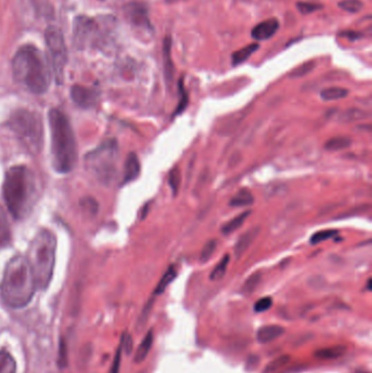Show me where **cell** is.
<instances>
[{
  "label": "cell",
  "instance_id": "6",
  "mask_svg": "<svg viewBox=\"0 0 372 373\" xmlns=\"http://www.w3.org/2000/svg\"><path fill=\"white\" fill-rule=\"evenodd\" d=\"M9 127L29 153H39L43 145V124L39 115L19 109L10 117Z\"/></svg>",
  "mask_w": 372,
  "mask_h": 373
},
{
  "label": "cell",
  "instance_id": "29",
  "mask_svg": "<svg viewBox=\"0 0 372 373\" xmlns=\"http://www.w3.org/2000/svg\"><path fill=\"white\" fill-rule=\"evenodd\" d=\"M339 235V231L336 229H328V231H317L313 233L310 238V242L313 245L320 244L324 241L328 240V239L334 238V237Z\"/></svg>",
  "mask_w": 372,
  "mask_h": 373
},
{
  "label": "cell",
  "instance_id": "33",
  "mask_svg": "<svg viewBox=\"0 0 372 373\" xmlns=\"http://www.w3.org/2000/svg\"><path fill=\"white\" fill-rule=\"evenodd\" d=\"M260 280H261V274L260 273H254V274L251 275L250 278L245 280V284H243V293H254Z\"/></svg>",
  "mask_w": 372,
  "mask_h": 373
},
{
  "label": "cell",
  "instance_id": "31",
  "mask_svg": "<svg viewBox=\"0 0 372 373\" xmlns=\"http://www.w3.org/2000/svg\"><path fill=\"white\" fill-rule=\"evenodd\" d=\"M290 356H281V357L277 358V359H275V361H271L269 365H266V368L264 369V373L277 372L279 369H282L287 363H290Z\"/></svg>",
  "mask_w": 372,
  "mask_h": 373
},
{
  "label": "cell",
  "instance_id": "28",
  "mask_svg": "<svg viewBox=\"0 0 372 373\" xmlns=\"http://www.w3.org/2000/svg\"><path fill=\"white\" fill-rule=\"evenodd\" d=\"M230 254H226L225 257H223L216 267L213 269L212 273L210 275V278L212 280H220L224 278V275L226 274L227 271L228 265H230Z\"/></svg>",
  "mask_w": 372,
  "mask_h": 373
},
{
  "label": "cell",
  "instance_id": "37",
  "mask_svg": "<svg viewBox=\"0 0 372 373\" xmlns=\"http://www.w3.org/2000/svg\"><path fill=\"white\" fill-rule=\"evenodd\" d=\"M179 94H180V99H179L178 106H177L176 114L184 112L185 108L188 105V95H187L186 90H185L184 80L183 79L179 81Z\"/></svg>",
  "mask_w": 372,
  "mask_h": 373
},
{
  "label": "cell",
  "instance_id": "39",
  "mask_svg": "<svg viewBox=\"0 0 372 373\" xmlns=\"http://www.w3.org/2000/svg\"><path fill=\"white\" fill-rule=\"evenodd\" d=\"M122 342H120V345H119L118 350H117L116 355H115L114 361H113V365H111L109 373H119V370H120V363H122Z\"/></svg>",
  "mask_w": 372,
  "mask_h": 373
},
{
  "label": "cell",
  "instance_id": "3",
  "mask_svg": "<svg viewBox=\"0 0 372 373\" xmlns=\"http://www.w3.org/2000/svg\"><path fill=\"white\" fill-rule=\"evenodd\" d=\"M12 73L17 82L32 93L44 94L50 84V73L44 57L33 45H24L12 58Z\"/></svg>",
  "mask_w": 372,
  "mask_h": 373
},
{
  "label": "cell",
  "instance_id": "21",
  "mask_svg": "<svg viewBox=\"0 0 372 373\" xmlns=\"http://www.w3.org/2000/svg\"><path fill=\"white\" fill-rule=\"evenodd\" d=\"M259 47L260 46H259L258 43H254V44L247 45L241 50H238L237 52H234L232 55V64H233V66L241 65V64L245 62L259 50Z\"/></svg>",
  "mask_w": 372,
  "mask_h": 373
},
{
  "label": "cell",
  "instance_id": "38",
  "mask_svg": "<svg viewBox=\"0 0 372 373\" xmlns=\"http://www.w3.org/2000/svg\"><path fill=\"white\" fill-rule=\"evenodd\" d=\"M273 305V299L271 297H263V298L259 299L256 303H254V310L257 314H262L266 311L269 310Z\"/></svg>",
  "mask_w": 372,
  "mask_h": 373
},
{
  "label": "cell",
  "instance_id": "24",
  "mask_svg": "<svg viewBox=\"0 0 372 373\" xmlns=\"http://www.w3.org/2000/svg\"><path fill=\"white\" fill-rule=\"evenodd\" d=\"M254 201V195L249 190L241 189L236 193L233 199L230 200V205L234 207H247L252 204Z\"/></svg>",
  "mask_w": 372,
  "mask_h": 373
},
{
  "label": "cell",
  "instance_id": "17",
  "mask_svg": "<svg viewBox=\"0 0 372 373\" xmlns=\"http://www.w3.org/2000/svg\"><path fill=\"white\" fill-rule=\"evenodd\" d=\"M171 39L167 37L164 39L163 55H164V70H165V77L167 82L173 81L174 78V66L171 60Z\"/></svg>",
  "mask_w": 372,
  "mask_h": 373
},
{
  "label": "cell",
  "instance_id": "30",
  "mask_svg": "<svg viewBox=\"0 0 372 373\" xmlns=\"http://www.w3.org/2000/svg\"><path fill=\"white\" fill-rule=\"evenodd\" d=\"M339 7L342 10L349 13H357L362 10L364 3L362 0H343L339 3Z\"/></svg>",
  "mask_w": 372,
  "mask_h": 373
},
{
  "label": "cell",
  "instance_id": "41",
  "mask_svg": "<svg viewBox=\"0 0 372 373\" xmlns=\"http://www.w3.org/2000/svg\"><path fill=\"white\" fill-rule=\"evenodd\" d=\"M367 288L368 290H371V280H368Z\"/></svg>",
  "mask_w": 372,
  "mask_h": 373
},
{
  "label": "cell",
  "instance_id": "18",
  "mask_svg": "<svg viewBox=\"0 0 372 373\" xmlns=\"http://www.w3.org/2000/svg\"><path fill=\"white\" fill-rule=\"evenodd\" d=\"M153 341H154V336H153L152 329H150V331L147 332L142 343L139 345V347L136 352L135 363H141L145 361V358L147 357L151 348H152Z\"/></svg>",
  "mask_w": 372,
  "mask_h": 373
},
{
  "label": "cell",
  "instance_id": "16",
  "mask_svg": "<svg viewBox=\"0 0 372 373\" xmlns=\"http://www.w3.org/2000/svg\"><path fill=\"white\" fill-rule=\"evenodd\" d=\"M11 242V228L8 216L3 207H0V249L6 248Z\"/></svg>",
  "mask_w": 372,
  "mask_h": 373
},
{
  "label": "cell",
  "instance_id": "27",
  "mask_svg": "<svg viewBox=\"0 0 372 373\" xmlns=\"http://www.w3.org/2000/svg\"><path fill=\"white\" fill-rule=\"evenodd\" d=\"M352 145V139L348 137H332L326 143V149L332 152L335 151L345 150Z\"/></svg>",
  "mask_w": 372,
  "mask_h": 373
},
{
  "label": "cell",
  "instance_id": "7",
  "mask_svg": "<svg viewBox=\"0 0 372 373\" xmlns=\"http://www.w3.org/2000/svg\"><path fill=\"white\" fill-rule=\"evenodd\" d=\"M117 156L118 146L116 140L111 139L88 154L86 163L102 182L109 184L116 177Z\"/></svg>",
  "mask_w": 372,
  "mask_h": 373
},
{
  "label": "cell",
  "instance_id": "32",
  "mask_svg": "<svg viewBox=\"0 0 372 373\" xmlns=\"http://www.w3.org/2000/svg\"><path fill=\"white\" fill-rule=\"evenodd\" d=\"M181 182L180 169L178 167L171 169V173L168 175V184L171 186V189L173 190L174 195H176L178 193L179 186Z\"/></svg>",
  "mask_w": 372,
  "mask_h": 373
},
{
  "label": "cell",
  "instance_id": "35",
  "mask_svg": "<svg viewBox=\"0 0 372 373\" xmlns=\"http://www.w3.org/2000/svg\"><path fill=\"white\" fill-rule=\"evenodd\" d=\"M322 7H324V6L317 3H305V1H300V3H297L298 11H299L301 15H304V16H307V15H310V13L320 10V9H322Z\"/></svg>",
  "mask_w": 372,
  "mask_h": 373
},
{
  "label": "cell",
  "instance_id": "14",
  "mask_svg": "<svg viewBox=\"0 0 372 373\" xmlns=\"http://www.w3.org/2000/svg\"><path fill=\"white\" fill-rule=\"evenodd\" d=\"M285 333V329L281 325H266L260 327L257 332V340L261 344L273 342Z\"/></svg>",
  "mask_w": 372,
  "mask_h": 373
},
{
  "label": "cell",
  "instance_id": "40",
  "mask_svg": "<svg viewBox=\"0 0 372 373\" xmlns=\"http://www.w3.org/2000/svg\"><path fill=\"white\" fill-rule=\"evenodd\" d=\"M342 37H347V39H351V41H356V39H360L362 37V34L360 32H353L347 31L345 33L341 34Z\"/></svg>",
  "mask_w": 372,
  "mask_h": 373
},
{
  "label": "cell",
  "instance_id": "34",
  "mask_svg": "<svg viewBox=\"0 0 372 373\" xmlns=\"http://www.w3.org/2000/svg\"><path fill=\"white\" fill-rule=\"evenodd\" d=\"M315 61H308L305 62L304 65L299 66V67L296 68L295 70H292L290 73V77L292 78H301V77H305L308 73H311L315 68Z\"/></svg>",
  "mask_w": 372,
  "mask_h": 373
},
{
  "label": "cell",
  "instance_id": "9",
  "mask_svg": "<svg viewBox=\"0 0 372 373\" xmlns=\"http://www.w3.org/2000/svg\"><path fill=\"white\" fill-rule=\"evenodd\" d=\"M96 24L92 19L81 16L75 21V43L78 47H84L95 37Z\"/></svg>",
  "mask_w": 372,
  "mask_h": 373
},
{
  "label": "cell",
  "instance_id": "22",
  "mask_svg": "<svg viewBox=\"0 0 372 373\" xmlns=\"http://www.w3.org/2000/svg\"><path fill=\"white\" fill-rule=\"evenodd\" d=\"M177 278V269L176 267H168L167 271L164 273L163 278H160L158 282V286H156V290H154V296L160 295L165 291L166 288L171 285V283L174 282V280Z\"/></svg>",
  "mask_w": 372,
  "mask_h": 373
},
{
  "label": "cell",
  "instance_id": "26",
  "mask_svg": "<svg viewBox=\"0 0 372 373\" xmlns=\"http://www.w3.org/2000/svg\"><path fill=\"white\" fill-rule=\"evenodd\" d=\"M0 373H17L16 361L6 350H0Z\"/></svg>",
  "mask_w": 372,
  "mask_h": 373
},
{
  "label": "cell",
  "instance_id": "36",
  "mask_svg": "<svg viewBox=\"0 0 372 373\" xmlns=\"http://www.w3.org/2000/svg\"><path fill=\"white\" fill-rule=\"evenodd\" d=\"M215 249H216V241H207V244L203 247V249H202L201 254H200V261L203 262V263L209 261V260L212 258Z\"/></svg>",
  "mask_w": 372,
  "mask_h": 373
},
{
  "label": "cell",
  "instance_id": "11",
  "mask_svg": "<svg viewBox=\"0 0 372 373\" xmlns=\"http://www.w3.org/2000/svg\"><path fill=\"white\" fill-rule=\"evenodd\" d=\"M279 29V23L277 19H268L254 26L251 31V37L257 41H268L275 37Z\"/></svg>",
  "mask_w": 372,
  "mask_h": 373
},
{
  "label": "cell",
  "instance_id": "5",
  "mask_svg": "<svg viewBox=\"0 0 372 373\" xmlns=\"http://www.w3.org/2000/svg\"><path fill=\"white\" fill-rule=\"evenodd\" d=\"M28 261L37 280V289H46L52 280L56 259V238L52 231L41 229L31 241Z\"/></svg>",
  "mask_w": 372,
  "mask_h": 373
},
{
  "label": "cell",
  "instance_id": "1",
  "mask_svg": "<svg viewBox=\"0 0 372 373\" xmlns=\"http://www.w3.org/2000/svg\"><path fill=\"white\" fill-rule=\"evenodd\" d=\"M6 205L16 220L29 216L37 202V178L33 171L24 165L13 166L6 173L3 184Z\"/></svg>",
  "mask_w": 372,
  "mask_h": 373
},
{
  "label": "cell",
  "instance_id": "10",
  "mask_svg": "<svg viewBox=\"0 0 372 373\" xmlns=\"http://www.w3.org/2000/svg\"><path fill=\"white\" fill-rule=\"evenodd\" d=\"M71 99L78 106L82 108H90L97 103L98 93L93 88L82 86H73L71 88Z\"/></svg>",
  "mask_w": 372,
  "mask_h": 373
},
{
  "label": "cell",
  "instance_id": "19",
  "mask_svg": "<svg viewBox=\"0 0 372 373\" xmlns=\"http://www.w3.org/2000/svg\"><path fill=\"white\" fill-rule=\"evenodd\" d=\"M346 346L343 345H337V346H332V347L322 348L318 352H315V356L319 359L324 361H331V359H337L346 352Z\"/></svg>",
  "mask_w": 372,
  "mask_h": 373
},
{
  "label": "cell",
  "instance_id": "13",
  "mask_svg": "<svg viewBox=\"0 0 372 373\" xmlns=\"http://www.w3.org/2000/svg\"><path fill=\"white\" fill-rule=\"evenodd\" d=\"M259 233H260L259 227L251 228L249 231L243 233L241 238L238 239L235 245V249H234V254H235V257L237 259L243 257L245 252L248 250L249 247L254 244V241L258 237Z\"/></svg>",
  "mask_w": 372,
  "mask_h": 373
},
{
  "label": "cell",
  "instance_id": "25",
  "mask_svg": "<svg viewBox=\"0 0 372 373\" xmlns=\"http://www.w3.org/2000/svg\"><path fill=\"white\" fill-rule=\"evenodd\" d=\"M348 95L347 88H340V86H332L326 88L321 92V97L324 101H337V99H344Z\"/></svg>",
  "mask_w": 372,
  "mask_h": 373
},
{
  "label": "cell",
  "instance_id": "20",
  "mask_svg": "<svg viewBox=\"0 0 372 373\" xmlns=\"http://www.w3.org/2000/svg\"><path fill=\"white\" fill-rule=\"evenodd\" d=\"M369 114L360 108H349L344 111L337 116L340 122L349 124V122H360V120L367 119Z\"/></svg>",
  "mask_w": 372,
  "mask_h": 373
},
{
  "label": "cell",
  "instance_id": "4",
  "mask_svg": "<svg viewBox=\"0 0 372 373\" xmlns=\"http://www.w3.org/2000/svg\"><path fill=\"white\" fill-rule=\"evenodd\" d=\"M52 139L53 167L59 174H68L77 163V144L67 116L59 109H52L48 115Z\"/></svg>",
  "mask_w": 372,
  "mask_h": 373
},
{
  "label": "cell",
  "instance_id": "23",
  "mask_svg": "<svg viewBox=\"0 0 372 373\" xmlns=\"http://www.w3.org/2000/svg\"><path fill=\"white\" fill-rule=\"evenodd\" d=\"M250 211H245V212L241 213L239 216L234 218L233 220H230L225 225L223 226L222 233H224V235H230V233L237 231L238 228L243 225L245 220L250 216Z\"/></svg>",
  "mask_w": 372,
  "mask_h": 373
},
{
  "label": "cell",
  "instance_id": "8",
  "mask_svg": "<svg viewBox=\"0 0 372 373\" xmlns=\"http://www.w3.org/2000/svg\"><path fill=\"white\" fill-rule=\"evenodd\" d=\"M45 41L52 60L53 73L57 84L64 82L65 68L67 65L68 52L65 37L57 26H50L45 31Z\"/></svg>",
  "mask_w": 372,
  "mask_h": 373
},
{
  "label": "cell",
  "instance_id": "2",
  "mask_svg": "<svg viewBox=\"0 0 372 373\" xmlns=\"http://www.w3.org/2000/svg\"><path fill=\"white\" fill-rule=\"evenodd\" d=\"M37 280L26 258L16 256L6 265L0 296L6 306L21 309L29 305L37 291Z\"/></svg>",
  "mask_w": 372,
  "mask_h": 373
},
{
  "label": "cell",
  "instance_id": "15",
  "mask_svg": "<svg viewBox=\"0 0 372 373\" xmlns=\"http://www.w3.org/2000/svg\"><path fill=\"white\" fill-rule=\"evenodd\" d=\"M140 171H141V165H140L139 157L137 154L132 152L128 155L124 163V184H128L137 179L140 175Z\"/></svg>",
  "mask_w": 372,
  "mask_h": 373
},
{
  "label": "cell",
  "instance_id": "12",
  "mask_svg": "<svg viewBox=\"0 0 372 373\" xmlns=\"http://www.w3.org/2000/svg\"><path fill=\"white\" fill-rule=\"evenodd\" d=\"M126 11H127V18L129 19L131 24L137 28L145 29V31L152 30L145 6L140 3H131L126 8Z\"/></svg>",
  "mask_w": 372,
  "mask_h": 373
}]
</instances>
